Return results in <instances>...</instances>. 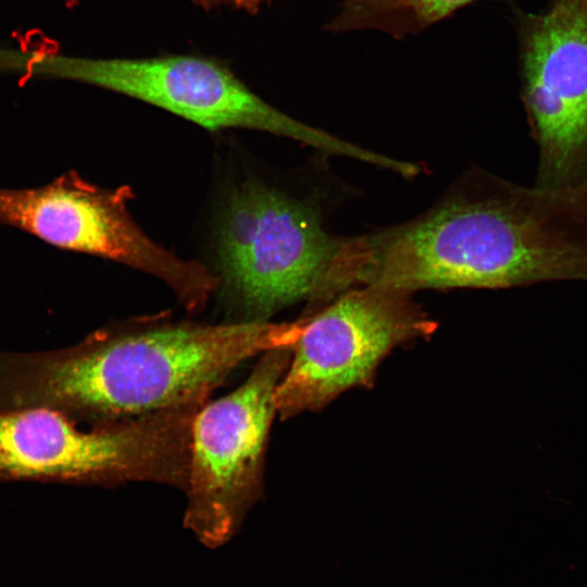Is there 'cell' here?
<instances>
[{"label":"cell","instance_id":"cell-11","mask_svg":"<svg viewBox=\"0 0 587 587\" xmlns=\"http://www.w3.org/2000/svg\"><path fill=\"white\" fill-rule=\"evenodd\" d=\"M266 1L268 0H195L196 3L207 9L225 5L247 12H255Z\"/></svg>","mask_w":587,"mask_h":587},{"label":"cell","instance_id":"cell-7","mask_svg":"<svg viewBox=\"0 0 587 587\" xmlns=\"http://www.w3.org/2000/svg\"><path fill=\"white\" fill-rule=\"evenodd\" d=\"M79 425L48 408L0 402V480L114 487L168 475L172 440L160 415Z\"/></svg>","mask_w":587,"mask_h":587},{"label":"cell","instance_id":"cell-8","mask_svg":"<svg viewBox=\"0 0 587 587\" xmlns=\"http://www.w3.org/2000/svg\"><path fill=\"white\" fill-rule=\"evenodd\" d=\"M57 75L138 99L211 130L248 128L326 154L371 163L373 151L307 125L251 91L221 63L195 55L149 59L58 58Z\"/></svg>","mask_w":587,"mask_h":587},{"label":"cell","instance_id":"cell-6","mask_svg":"<svg viewBox=\"0 0 587 587\" xmlns=\"http://www.w3.org/2000/svg\"><path fill=\"white\" fill-rule=\"evenodd\" d=\"M129 186L108 189L75 172L35 188H0V223L42 241L102 257L161 279L190 313L204 309L220 278L153 241L128 210Z\"/></svg>","mask_w":587,"mask_h":587},{"label":"cell","instance_id":"cell-2","mask_svg":"<svg viewBox=\"0 0 587 587\" xmlns=\"http://www.w3.org/2000/svg\"><path fill=\"white\" fill-rule=\"evenodd\" d=\"M290 323L150 319L97 330L65 348L0 350V402L43 407L104 426L209 399L241 363L300 334Z\"/></svg>","mask_w":587,"mask_h":587},{"label":"cell","instance_id":"cell-9","mask_svg":"<svg viewBox=\"0 0 587 587\" xmlns=\"http://www.w3.org/2000/svg\"><path fill=\"white\" fill-rule=\"evenodd\" d=\"M522 100L539 149L536 186L587 184V0L519 16Z\"/></svg>","mask_w":587,"mask_h":587},{"label":"cell","instance_id":"cell-10","mask_svg":"<svg viewBox=\"0 0 587 587\" xmlns=\"http://www.w3.org/2000/svg\"><path fill=\"white\" fill-rule=\"evenodd\" d=\"M473 0H341L327 30L376 29L396 38L416 34Z\"/></svg>","mask_w":587,"mask_h":587},{"label":"cell","instance_id":"cell-4","mask_svg":"<svg viewBox=\"0 0 587 587\" xmlns=\"http://www.w3.org/2000/svg\"><path fill=\"white\" fill-rule=\"evenodd\" d=\"M291 352L292 346L263 352L242 385L195 417L183 522L208 548L232 539L262 496L276 389Z\"/></svg>","mask_w":587,"mask_h":587},{"label":"cell","instance_id":"cell-5","mask_svg":"<svg viewBox=\"0 0 587 587\" xmlns=\"http://www.w3.org/2000/svg\"><path fill=\"white\" fill-rule=\"evenodd\" d=\"M275 395L277 415L320 411L354 387H370L396 348L432 336L437 324L413 292L366 285L348 289L308 316Z\"/></svg>","mask_w":587,"mask_h":587},{"label":"cell","instance_id":"cell-3","mask_svg":"<svg viewBox=\"0 0 587 587\" xmlns=\"http://www.w3.org/2000/svg\"><path fill=\"white\" fill-rule=\"evenodd\" d=\"M344 237L330 234L312 196L262 180L229 195L217 229L223 285L239 322H267L321 289Z\"/></svg>","mask_w":587,"mask_h":587},{"label":"cell","instance_id":"cell-1","mask_svg":"<svg viewBox=\"0 0 587 587\" xmlns=\"http://www.w3.org/2000/svg\"><path fill=\"white\" fill-rule=\"evenodd\" d=\"M340 290L510 288L587 280V187H523L482 170L421 215L345 237Z\"/></svg>","mask_w":587,"mask_h":587}]
</instances>
